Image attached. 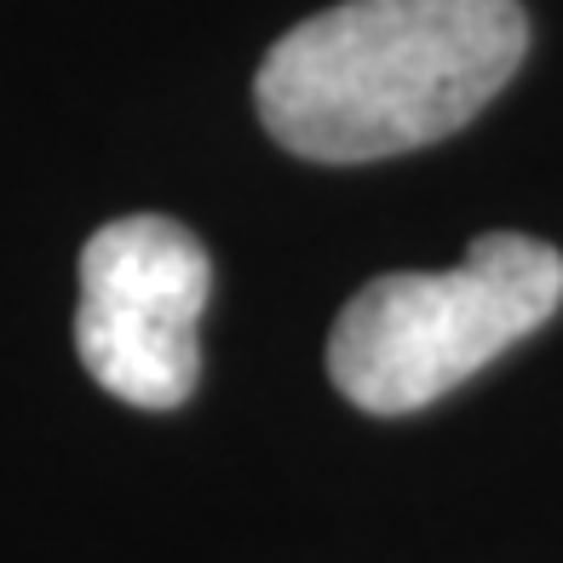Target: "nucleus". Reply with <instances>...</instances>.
Here are the masks:
<instances>
[{
	"label": "nucleus",
	"mask_w": 563,
	"mask_h": 563,
	"mask_svg": "<svg viewBox=\"0 0 563 563\" xmlns=\"http://www.w3.org/2000/svg\"><path fill=\"white\" fill-rule=\"evenodd\" d=\"M523 53L518 0H345L271 46L253 98L305 162H386L460 133Z\"/></svg>",
	"instance_id": "nucleus-1"
},
{
	"label": "nucleus",
	"mask_w": 563,
	"mask_h": 563,
	"mask_svg": "<svg viewBox=\"0 0 563 563\" xmlns=\"http://www.w3.org/2000/svg\"><path fill=\"white\" fill-rule=\"evenodd\" d=\"M563 305V253L489 230L449 271H397L356 294L328 340L334 386L368 415H415L547 328Z\"/></svg>",
	"instance_id": "nucleus-2"
},
{
	"label": "nucleus",
	"mask_w": 563,
	"mask_h": 563,
	"mask_svg": "<svg viewBox=\"0 0 563 563\" xmlns=\"http://www.w3.org/2000/svg\"><path fill=\"white\" fill-rule=\"evenodd\" d=\"M208 294L213 260L178 219H110L81 247L75 351L87 374L133 408H178L201 374L196 322Z\"/></svg>",
	"instance_id": "nucleus-3"
}]
</instances>
